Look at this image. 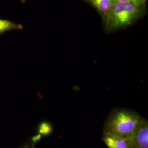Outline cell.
<instances>
[{
  "instance_id": "8992f818",
  "label": "cell",
  "mask_w": 148,
  "mask_h": 148,
  "mask_svg": "<svg viewBox=\"0 0 148 148\" xmlns=\"http://www.w3.org/2000/svg\"><path fill=\"white\" fill-rule=\"evenodd\" d=\"M19 28L20 26L10 21L0 19V33Z\"/></svg>"
},
{
  "instance_id": "5b68a950",
  "label": "cell",
  "mask_w": 148,
  "mask_h": 148,
  "mask_svg": "<svg viewBox=\"0 0 148 148\" xmlns=\"http://www.w3.org/2000/svg\"><path fill=\"white\" fill-rule=\"evenodd\" d=\"M93 7L103 19L110 11L115 2L114 0H84Z\"/></svg>"
},
{
  "instance_id": "30bf717a",
  "label": "cell",
  "mask_w": 148,
  "mask_h": 148,
  "mask_svg": "<svg viewBox=\"0 0 148 148\" xmlns=\"http://www.w3.org/2000/svg\"><path fill=\"white\" fill-rule=\"evenodd\" d=\"M18 148H35V145L32 144L31 141H27V142L23 144Z\"/></svg>"
},
{
  "instance_id": "7a4b0ae2",
  "label": "cell",
  "mask_w": 148,
  "mask_h": 148,
  "mask_svg": "<svg viewBox=\"0 0 148 148\" xmlns=\"http://www.w3.org/2000/svg\"><path fill=\"white\" fill-rule=\"evenodd\" d=\"M145 12V5L115 2L103 19L108 33L125 29L137 21Z\"/></svg>"
},
{
  "instance_id": "6da1fadb",
  "label": "cell",
  "mask_w": 148,
  "mask_h": 148,
  "mask_svg": "<svg viewBox=\"0 0 148 148\" xmlns=\"http://www.w3.org/2000/svg\"><path fill=\"white\" fill-rule=\"evenodd\" d=\"M137 112L126 108H115L106 119L103 134L131 139L143 120Z\"/></svg>"
},
{
  "instance_id": "9c48e42d",
  "label": "cell",
  "mask_w": 148,
  "mask_h": 148,
  "mask_svg": "<svg viewBox=\"0 0 148 148\" xmlns=\"http://www.w3.org/2000/svg\"><path fill=\"white\" fill-rule=\"evenodd\" d=\"M42 135H41L39 133H37V134L34 136L32 137V138L30 141L32 144H36L37 142H38V141H40L41 139V138H42Z\"/></svg>"
},
{
  "instance_id": "277c9868",
  "label": "cell",
  "mask_w": 148,
  "mask_h": 148,
  "mask_svg": "<svg viewBox=\"0 0 148 148\" xmlns=\"http://www.w3.org/2000/svg\"><path fill=\"white\" fill-rule=\"evenodd\" d=\"M103 140L108 148H134L131 139H123L103 134Z\"/></svg>"
},
{
  "instance_id": "52a82bcc",
  "label": "cell",
  "mask_w": 148,
  "mask_h": 148,
  "mask_svg": "<svg viewBox=\"0 0 148 148\" xmlns=\"http://www.w3.org/2000/svg\"><path fill=\"white\" fill-rule=\"evenodd\" d=\"M37 131L42 136H48L52 132L53 127L49 122L43 121L38 125Z\"/></svg>"
},
{
  "instance_id": "3957f363",
  "label": "cell",
  "mask_w": 148,
  "mask_h": 148,
  "mask_svg": "<svg viewBox=\"0 0 148 148\" xmlns=\"http://www.w3.org/2000/svg\"><path fill=\"white\" fill-rule=\"evenodd\" d=\"M131 140L134 148H148V121L147 119L143 118Z\"/></svg>"
},
{
  "instance_id": "ba28073f",
  "label": "cell",
  "mask_w": 148,
  "mask_h": 148,
  "mask_svg": "<svg viewBox=\"0 0 148 148\" xmlns=\"http://www.w3.org/2000/svg\"><path fill=\"white\" fill-rule=\"evenodd\" d=\"M115 2H121L126 3H131L136 5H145L147 0H114Z\"/></svg>"
}]
</instances>
